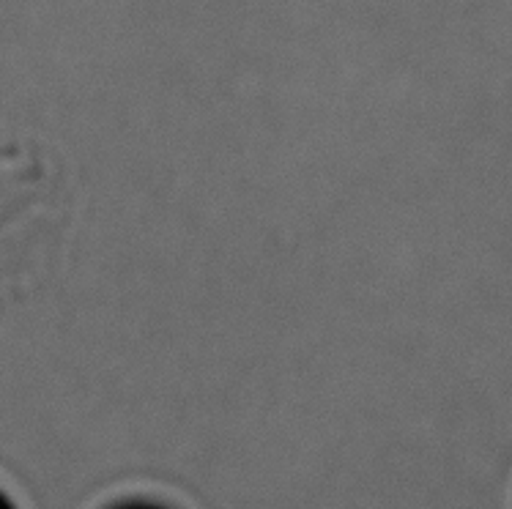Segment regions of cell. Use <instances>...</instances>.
<instances>
[{"label":"cell","mask_w":512,"mask_h":509,"mask_svg":"<svg viewBox=\"0 0 512 509\" xmlns=\"http://www.w3.org/2000/svg\"><path fill=\"white\" fill-rule=\"evenodd\" d=\"M0 509H9V507H6V501H3V499H0Z\"/></svg>","instance_id":"cell-1"}]
</instances>
